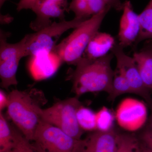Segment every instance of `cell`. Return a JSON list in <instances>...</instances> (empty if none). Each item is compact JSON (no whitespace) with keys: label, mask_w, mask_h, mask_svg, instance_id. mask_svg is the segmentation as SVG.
Returning <instances> with one entry per match:
<instances>
[{"label":"cell","mask_w":152,"mask_h":152,"mask_svg":"<svg viewBox=\"0 0 152 152\" xmlns=\"http://www.w3.org/2000/svg\"><path fill=\"white\" fill-rule=\"evenodd\" d=\"M7 113L24 137L32 142L40 118L36 111V103L27 92L14 90L8 95Z\"/></svg>","instance_id":"obj_4"},{"label":"cell","mask_w":152,"mask_h":152,"mask_svg":"<svg viewBox=\"0 0 152 152\" xmlns=\"http://www.w3.org/2000/svg\"><path fill=\"white\" fill-rule=\"evenodd\" d=\"M65 10L50 0H39L31 9L37 18L30 24V28L37 31L51 24V19L64 20Z\"/></svg>","instance_id":"obj_11"},{"label":"cell","mask_w":152,"mask_h":152,"mask_svg":"<svg viewBox=\"0 0 152 152\" xmlns=\"http://www.w3.org/2000/svg\"><path fill=\"white\" fill-rule=\"evenodd\" d=\"M59 5L61 6L66 9L67 5V0H50Z\"/></svg>","instance_id":"obj_29"},{"label":"cell","mask_w":152,"mask_h":152,"mask_svg":"<svg viewBox=\"0 0 152 152\" xmlns=\"http://www.w3.org/2000/svg\"><path fill=\"white\" fill-rule=\"evenodd\" d=\"M8 95L6 94L2 90L0 91V111L7 108L8 104Z\"/></svg>","instance_id":"obj_27"},{"label":"cell","mask_w":152,"mask_h":152,"mask_svg":"<svg viewBox=\"0 0 152 152\" xmlns=\"http://www.w3.org/2000/svg\"><path fill=\"white\" fill-rule=\"evenodd\" d=\"M7 1V0H0V7L1 8Z\"/></svg>","instance_id":"obj_31"},{"label":"cell","mask_w":152,"mask_h":152,"mask_svg":"<svg viewBox=\"0 0 152 152\" xmlns=\"http://www.w3.org/2000/svg\"><path fill=\"white\" fill-rule=\"evenodd\" d=\"M151 107V116H150L149 119V124L148 126L152 128V104L150 105Z\"/></svg>","instance_id":"obj_30"},{"label":"cell","mask_w":152,"mask_h":152,"mask_svg":"<svg viewBox=\"0 0 152 152\" xmlns=\"http://www.w3.org/2000/svg\"><path fill=\"white\" fill-rule=\"evenodd\" d=\"M0 78L2 88L7 89L18 85L17 72L19 62L25 57V38L16 43H9L7 39L10 33L0 31Z\"/></svg>","instance_id":"obj_7"},{"label":"cell","mask_w":152,"mask_h":152,"mask_svg":"<svg viewBox=\"0 0 152 152\" xmlns=\"http://www.w3.org/2000/svg\"><path fill=\"white\" fill-rule=\"evenodd\" d=\"M88 19L75 17L69 21L55 22L35 33L26 35L25 57H35L44 53H51L64 33L70 29L75 28Z\"/></svg>","instance_id":"obj_5"},{"label":"cell","mask_w":152,"mask_h":152,"mask_svg":"<svg viewBox=\"0 0 152 152\" xmlns=\"http://www.w3.org/2000/svg\"><path fill=\"white\" fill-rule=\"evenodd\" d=\"M117 133L114 128L107 132L94 131L82 139L78 152H115Z\"/></svg>","instance_id":"obj_12"},{"label":"cell","mask_w":152,"mask_h":152,"mask_svg":"<svg viewBox=\"0 0 152 152\" xmlns=\"http://www.w3.org/2000/svg\"><path fill=\"white\" fill-rule=\"evenodd\" d=\"M123 12L120 21L118 44L124 48L135 44L140 32L139 15L134 11L131 2L124 4Z\"/></svg>","instance_id":"obj_10"},{"label":"cell","mask_w":152,"mask_h":152,"mask_svg":"<svg viewBox=\"0 0 152 152\" xmlns=\"http://www.w3.org/2000/svg\"><path fill=\"white\" fill-rule=\"evenodd\" d=\"M110 9V7H108L84 21L57 45L51 53L58 58L62 63L75 66L83 57L90 41L99 31L106 15Z\"/></svg>","instance_id":"obj_2"},{"label":"cell","mask_w":152,"mask_h":152,"mask_svg":"<svg viewBox=\"0 0 152 152\" xmlns=\"http://www.w3.org/2000/svg\"><path fill=\"white\" fill-rule=\"evenodd\" d=\"M142 146L143 152H149L148 150L146 149L145 148H144L143 146L142 145Z\"/></svg>","instance_id":"obj_32"},{"label":"cell","mask_w":152,"mask_h":152,"mask_svg":"<svg viewBox=\"0 0 152 152\" xmlns=\"http://www.w3.org/2000/svg\"><path fill=\"white\" fill-rule=\"evenodd\" d=\"M38 1L39 0H20L17 4V10L20 12L23 10H31Z\"/></svg>","instance_id":"obj_26"},{"label":"cell","mask_w":152,"mask_h":152,"mask_svg":"<svg viewBox=\"0 0 152 152\" xmlns=\"http://www.w3.org/2000/svg\"><path fill=\"white\" fill-rule=\"evenodd\" d=\"M15 143L10 151L5 152H37L32 144L14 128Z\"/></svg>","instance_id":"obj_22"},{"label":"cell","mask_w":152,"mask_h":152,"mask_svg":"<svg viewBox=\"0 0 152 152\" xmlns=\"http://www.w3.org/2000/svg\"><path fill=\"white\" fill-rule=\"evenodd\" d=\"M69 10L73 12L76 18H89L91 17L88 2L86 0H72L69 6Z\"/></svg>","instance_id":"obj_23"},{"label":"cell","mask_w":152,"mask_h":152,"mask_svg":"<svg viewBox=\"0 0 152 152\" xmlns=\"http://www.w3.org/2000/svg\"><path fill=\"white\" fill-rule=\"evenodd\" d=\"M124 49L118 43L111 50L112 53L116 59V69L127 79L134 94L143 98L150 106L152 104L150 90L144 85L137 65L134 58L128 56Z\"/></svg>","instance_id":"obj_8"},{"label":"cell","mask_w":152,"mask_h":152,"mask_svg":"<svg viewBox=\"0 0 152 152\" xmlns=\"http://www.w3.org/2000/svg\"><path fill=\"white\" fill-rule=\"evenodd\" d=\"M29 65L30 73L36 80L50 77L58 70L62 62L58 58H35Z\"/></svg>","instance_id":"obj_14"},{"label":"cell","mask_w":152,"mask_h":152,"mask_svg":"<svg viewBox=\"0 0 152 152\" xmlns=\"http://www.w3.org/2000/svg\"><path fill=\"white\" fill-rule=\"evenodd\" d=\"M82 140H76L53 125L40 120L32 140L37 152H78Z\"/></svg>","instance_id":"obj_6"},{"label":"cell","mask_w":152,"mask_h":152,"mask_svg":"<svg viewBox=\"0 0 152 152\" xmlns=\"http://www.w3.org/2000/svg\"><path fill=\"white\" fill-rule=\"evenodd\" d=\"M115 152H143L142 146L134 134L118 133Z\"/></svg>","instance_id":"obj_18"},{"label":"cell","mask_w":152,"mask_h":152,"mask_svg":"<svg viewBox=\"0 0 152 152\" xmlns=\"http://www.w3.org/2000/svg\"><path fill=\"white\" fill-rule=\"evenodd\" d=\"M141 144L150 152H152V128L149 126L140 135Z\"/></svg>","instance_id":"obj_25"},{"label":"cell","mask_w":152,"mask_h":152,"mask_svg":"<svg viewBox=\"0 0 152 152\" xmlns=\"http://www.w3.org/2000/svg\"><path fill=\"white\" fill-rule=\"evenodd\" d=\"M114 115L109 109L103 107L96 113L97 130L107 132L113 129Z\"/></svg>","instance_id":"obj_21"},{"label":"cell","mask_w":152,"mask_h":152,"mask_svg":"<svg viewBox=\"0 0 152 152\" xmlns=\"http://www.w3.org/2000/svg\"><path fill=\"white\" fill-rule=\"evenodd\" d=\"M116 43L111 35L99 31L90 41L83 56L91 59L102 58L109 54Z\"/></svg>","instance_id":"obj_13"},{"label":"cell","mask_w":152,"mask_h":152,"mask_svg":"<svg viewBox=\"0 0 152 152\" xmlns=\"http://www.w3.org/2000/svg\"><path fill=\"white\" fill-rule=\"evenodd\" d=\"M113 56L111 53L96 59L83 56L79 60L70 77L76 96L87 93L111 94L115 73L111 64Z\"/></svg>","instance_id":"obj_1"},{"label":"cell","mask_w":152,"mask_h":152,"mask_svg":"<svg viewBox=\"0 0 152 152\" xmlns=\"http://www.w3.org/2000/svg\"><path fill=\"white\" fill-rule=\"evenodd\" d=\"M91 15L100 12L109 6L104 0H87Z\"/></svg>","instance_id":"obj_24"},{"label":"cell","mask_w":152,"mask_h":152,"mask_svg":"<svg viewBox=\"0 0 152 152\" xmlns=\"http://www.w3.org/2000/svg\"><path fill=\"white\" fill-rule=\"evenodd\" d=\"M12 18L10 15H1V24H6L10 23L12 21Z\"/></svg>","instance_id":"obj_28"},{"label":"cell","mask_w":152,"mask_h":152,"mask_svg":"<svg viewBox=\"0 0 152 152\" xmlns=\"http://www.w3.org/2000/svg\"><path fill=\"white\" fill-rule=\"evenodd\" d=\"M146 106L141 101L128 98L121 102L117 109L115 118L121 127L128 131L137 130L147 119Z\"/></svg>","instance_id":"obj_9"},{"label":"cell","mask_w":152,"mask_h":152,"mask_svg":"<svg viewBox=\"0 0 152 152\" xmlns=\"http://www.w3.org/2000/svg\"><path fill=\"white\" fill-rule=\"evenodd\" d=\"M78 98L76 96L58 101L46 109L41 108L38 105L36 110L41 119L58 128L72 137L80 140L84 131L77 120V111L82 105Z\"/></svg>","instance_id":"obj_3"},{"label":"cell","mask_w":152,"mask_h":152,"mask_svg":"<svg viewBox=\"0 0 152 152\" xmlns=\"http://www.w3.org/2000/svg\"><path fill=\"white\" fill-rule=\"evenodd\" d=\"M77 118L79 126L84 131H97L96 113L91 109L82 105L78 109Z\"/></svg>","instance_id":"obj_20"},{"label":"cell","mask_w":152,"mask_h":152,"mask_svg":"<svg viewBox=\"0 0 152 152\" xmlns=\"http://www.w3.org/2000/svg\"><path fill=\"white\" fill-rule=\"evenodd\" d=\"M142 80L147 88L152 90V45L145 47L133 54Z\"/></svg>","instance_id":"obj_15"},{"label":"cell","mask_w":152,"mask_h":152,"mask_svg":"<svg viewBox=\"0 0 152 152\" xmlns=\"http://www.w3.org/2000/svg\"><path fill=\"white\" fill-rule=\"evenodd\" d=\"M15 143L14 128L9 125L2 112H0V152L10 150Z\"/></svg>","instance_id":"obj_17"},{"label":"cell","mask_w":152,"mask_h":152,"mask_svg":"<svg viewBox=\"0 0 152 152\" xmlns=\"http://www.w3.org/2000/svg\"><path fill=\"white\" fill-rule=\"evenodd\" d=\"M77 1H80V0H77ZM86 1H87V0H86Z\"/></svg>","instance_id":"obj_33"},{"label":"cell","mask_w":152,"mask_h":152,"mask_svg":"<svg viewBox=\"0 0 152 152\" xmlns=\"http://www.w3.org/2000/svg\"><path fill=\"white\" fill-rule=\"evenodd\" d=\"M126 94H133V91L127 79L118 70L114 73L112 92L108 95V99L114 102L117 98Z\"/></svg>","instance_id":"obj_19"},{"label":"cell","mask_w":152,"mask_h":152,"mask_svg":"<svg viewBox=\"0 0 152 152\" xmlns=\"http://www.w3.org/2000/svg\"><path fill=\"white\" fill-rule=\"evenodd\" d=\"M141 29L135 45L147 39L152 40V0L139 15Z\"/></svg>","instance_id":"obj_16"}]
</instances>
